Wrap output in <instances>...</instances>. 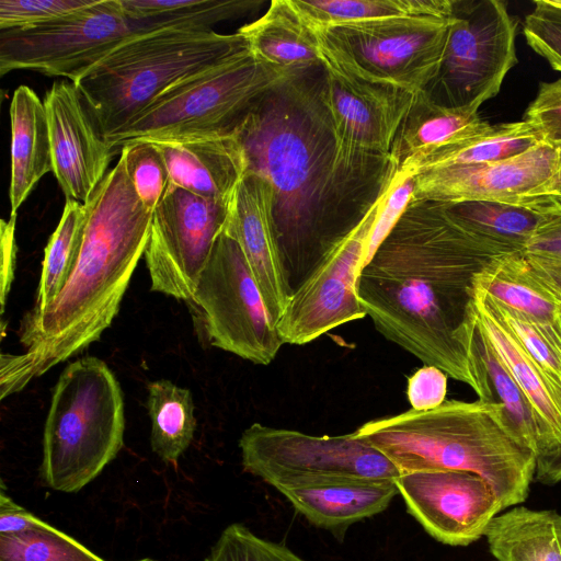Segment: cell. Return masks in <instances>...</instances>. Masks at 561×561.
<instances>
[{"label":"cell","mask_w":561,"mask_h":561,"mask_svg":"<svg viewBox=\"0 0 561 561\" xmlns=\"http://www.w3.org/2000/svg\"><path fill=\"white\" fill-rule=\"evenodd\" d=\"M323 67L265 93L234 131L247 173L271 187L272 216L290 293L382 196L390 156L347 148L321 98Z\"/></svg>","instance_id":"6da1fadb"},{"label":"cell","mask_w":561,"mask_h":561,"mask_svg":"<svg viewBox=\"0 0 561 561\" xmlns=\"http://www.w3.org/2000/svg\"><path fill=\"white\" fill-rule=\"evenodd\" d=\"M508 252L465 228L446 204L411 199L362 268L358 299L387 340L482 399L469 354L473 283Z\"/></svg>","instance_id":"7a4b0ae2"},{"label":"cell","mask_w":561,"mask_h":561,"mask_svg":"<svg viewBox=\"0 0 561 561\" xmlns=\"http://www.w3.org/2000/svg\"><path fill=\"white\" fill-rule=\"evenodd\" d=\"M84 206L82 240L65 286L45 309L26 314L20 330L24 352L1 355V400L100 339L145 255L153 211L121 159Z\"/></svg>","instance_id":"3957f363"},{"label":"cell","mask_w":561,"mask_h":561,"mask_svg":"<svg viewBox=\"0 0 561 561\" xmlns=\"http://www.w3.org/2000/svg\"><path fill=\"white\" fill-rule=\"evenodd\" d=\"M354 433L381 451L400 474L463 470L481 476L503 510L527 499L536 474V455L495 401L445 400L432 410L371 420Z\"/></svg>","instance_id":"277c9868"},{"label":"cell","mask_w":561,"mask_h":561,"mask_svg":"<svg viewBox=\"0 0 561 561\" xmlns=\"http://www.w3.org/2000/svg\"><path fill=\"white\" fill-rule=\"evenodd\" d=\"M244 47L247 43L238 32L162 30L130 34L75 84L106 139L172 87Z\"/></svg>","instance_id":"5b68a950"},{"label":"cell","mask_w":561,"mask_h":561,"mask_svg":"<svg viewBox=\"0 0 561 561\" xmlns=\"http://www.w3.org/2000/svg\"><path fill=\"white\" fill-rule=\"evenodd\" d=\"M124 431L123 392L112 369L94 356L70 363L53 389L45 421L43 484L79 492L116 458Z\"/></svg>","instance_id":"8992f818"},{"label":"cell","mask_w":561,"mask_h":561,"mask_svg":"<svg viewBox=\"0 0 561 561\" xmlns=\"http://www.w3.org/2000/svg\"><path fill=\"white\" fill-rule=\"evenodd\" d=\"M297 73L262 62L247 47L172 87L105 140L114 152L134 141L233 135L270 90Z\"/></svg>","instance_id":"52a82bcc"},{"label":"cell","mask_w":561,"mask_h":561,"mask_svg":"<svg viewBox=\"0 0 561 561\" xmlns=\"http://www.w3.org/2000/svg\"><path fill=\"white\" fill-rule=\"evenodd\" d=\"M451 16H396L313 31L322 64L412 94L436 76Z\"/></svg>","instance_id":"ba28073f"},{"label":"cell","mask_w":561,"mask_h":561,"mask_svg":"<svg viewBox=\"0 0 561 561\" xmlns=\"http://www.w3.org/2000/svg\"><path fill=\"white\" fill-rule=\"evenodd\" d=\"M243 469L277 489L363 480L396 481L400 471L355 433L314 436L254 423L239 439Z\"/></svg>","instance_id":"9c48e42d"},{"label":"cell","mask_w":561,"mask_h":561,"mask_svg":"<svg viewBox=\"0 0 561 561\" xmlns=\"http://www.w3.org/2000/svg\"><path fill=\"white\" fill-rule=\"evenodd\" d=\"M518 20L500 0H454L438 71L424 89L436 104L478 110L517 64Z\"/></svg>","instance_id":"30bf717a"},{"label":"cell","mask_w":561,"mask_h":561,"mask_svg":"<svg viewBox=\"0 0 561 561\" xmlns=\"http://www.w3.org/2000/svg\"><path fill=\"white\" fill-rule=\"evenodd\" d=\"M187 301L215 347L268 365L284 344L239 243L224 230Z\"/></svg>","instance_id":"8fae6325"},{"label":"cell","mask_w":561,"mask_h":561,"mask_svg":"<svg viewBox=\"0 0 561 561\" xmlns=\"http://www.w3.org/2000/svg\"><path fill=\"white\" fill-rule=\"evenodd\" d=\"M130 34L119 0H93L45 23L0 31V76L26 69L75 83Z\"/></svg>","instance_id":"7c38bea8"},{"label":"cell","mask_w":561,"mask_h":561,"mask_svg":"<svg viewBox=\"0 0 561 561\" xmlns=\"http://www.w3.org/2000/svg\"><path fill=\"white\" fill-rule=\"evenodd\" d=\"M230 203L170 184L153 210L151 233L144 255L152 291L176 299H191L225 228Z\"/></svg>","instance_id":"4fadbf2b"},{"label":"cell","mask_w":561,"mask_h":561,"mask_svg":"<svg viewBox=\"0 0 561 561\" xmlns=\"http://www.w3.org/2000/svg\"><path fill=\"white\" fill-rule=\"evenodd\" d=\"M381 197L291 294L276 324L284 344H307L367 316L358 299V282Z\"/></svg>","instance_id":"5bb4252c"},{"label":"cell","mask_w":561,"mask_h":561,"mask_svg":"<svg viewBox=\"0 0 561 561\" xmlns=\"http://www.w3.org/2000/svg\"><path fill=\"white\" fill-rule=\"evenodd\" d=\"M407 511L437 541L468 546L484 536L503 507L492 485L463 470H423L396 480Z\"/></svg>","instance_id":"9a60e30c"},{"label":"cell","mask_w":561,"mask_h":561,"mask_svg":"<svg viewBox=\"0 0 561 561\" xmlns=\"http://www.w3.org/2000/svg\"><path fill=\"white\" fill-rule=\"evenodd\" d=\"M53 173L66 196L82 204L107 174L114 154L73 82H55L47 91Z\"/></svg>","instance_id":"2e32d148"},{"label":"cell","mask_w":561,"mask_h":561,"mask_svg":"<svg viewBox=\"0 0 561 561\" xmlns=\"http://www.w3.org/2000/svg\"><path fill=\"white\" fill-rule=\"evenodd\" d=\"M556 148L540 142L510 159L428 169L415 174L412 199L442 204L511 202L545 186L556 172Z\"/></svg>","instance_id":"e0dca14e"},{"label":"cell","mask_w":561,"mask_h":561,"mask_svg":"<svg viewBox=\"0 0 561 561\" xmlns=\"http://www.w3.org/2000/svg\"><path fill=\"white\" fill-rule=\"evenodd\" d=\"M321 98L350 149L388 156L414 94L322 64Z\"/></svg>","instance_id":"ac0fdd59"},{"label":"cell","mask_w":561,"mask_h":561,"mask_svg":"<svg viewBox=\"0 0 561 561\" xmlns=\"http://www.w3.org/2000/svg\"><path fill=\"white\" fill-rule=\"evenodd\" d=\"M224 231L240 245L276 328L291 293L272 216V193L257 175L245 173L229 206Z\"/></svg>","instance_id":"d6986e66"},{"label":"cell","mask_w":561,"mask_h":561,"mask_svg":"<svg viewBox=\"0 0 561 561\" xmlns=\"http://www.w3.org/2000/svg\"><path fill=\"white\" fill-rule=\"evenodd\" d=\"M473 287L529 318L561 355V270L523 251L504 253L477 276Z\"/></svg>","instance_id":"ffe728a7"},{"label":"cell","mask_w":561,"mask_h":561,"mask_svg":"<svg viewBox=\"0 0 561 561\" xmlns=\"http://www.w3.org/2000/svg\"><path fill=\"white\" fill-rule=\"evenodd\" d=\"M161 152L173 185L230 203L247 173L241 146L233 135L151 141Z\"/></svg>","instance_id":"44dd1931"},{"label":"cell","mask_w":561,"mask_h":561,"mask_svg":"<svg viewBox=\"0 0 561 561\" xmlns=\"http://www.w3.org/2000/svg\"><path fill=\"white\" fill-rule=\"evenodd\" d=\"M314 527L343 538L353 524L370 518L399 494L396 481H339L276 489Z\"/></svg>","instance_id":"7402d4cb"},{"label":"cell","mask_w":561,"mask_h":561,"mask_svg":"<svg viewBox=\"0 0 561 561\" xmlns=\"http://www.w3.org/2000/svg\"><path fill=\"white\" fill-rule=\"evenodd\" d=\"M490 125L478 110L436 104L426 92L414 94L391 145L390 160L398 171L414 170L433 151L479 133ZM416 172V171H415Z\"/></svg>","instance_id":"603a6c76"},{"label":"cell","mask_w":561,"mask_h":561,"mask_svg":"<svg viewBox=\"0 0 561 561\" xmlns=\"http://www.w3.org/2000/svg\"><path fill=\"white\" fill-rule=\"evenodd\" d=\"M11 119V216L32 193L38 181L53 172V153L44 102L27 85L18 87L10 104Z\"/></svg>","instance_id":"cb8c5ba5"},{"label":"cell","mask_w":561,"mask_h":561,"mask_svg":"<svg viewBox=\"0 0 561 561\" xmlns=\"http://www.w3.org/2000/svg\"><path fill=\"white\" fill-rule=\"evenodd\" d=\"M237 32L264 64L290 73L322 67L317 36L290 0H273L263 15Z\"/></svg>","instance_id":"d4e9b609"},{"label":"cell","mask_w":561,"mask_h":561,"mask_svg":"<svg viewBox=\"0 0 561 561\" xmlns=\"http://www.w3.org/2000/svg\"><path fill=\"white\" fill-rule=\"evenodd\" d=\"M472 304L476 324L527 397L549 455L561 450V408L548 379L510 331L474 301Z\"/></svg>","instance_id":"484cf974"},{"label":"cell","mask_w":561,"mask_h":561,"mask_svg":"<svg viewBox=\"0 0 561 561\" xmlns=\"http://www.w3.org/2000/svg\"><path fill=\"white\" fill-rule=\"evenodd\" d=\"M484 537L496 561H561V514L552 510L511 508Z\"/></svg>","instance_id":"4316f807"},{"label":"cell","mask_w":561,"mask_h":561,"mask_svg":"<svg viewBox=\"0 0 561 561\" xmlns=\"http://www.w3.org/2000/svg\"><path fill=\"white\" fill-rule=\"evenodd\" d=\"M131 34L162 30L213 31V26L257 10L253 0H119Z\"/></svg>","instance_id":"83f0119b"},{"label":"cell","mask_w":561,"mask_h":561,"mask_svg":"<svg viewBox=\"0 0 561 561\" xmlns=\"http://www.w3.org/2000/svg\"><path fill=\"white\" fill-rule=\"evenodd\" d=\"M469 354L481 387L488 386L493 401L505 409L522 443L536 455L537 459L548 456L549 450L542 430L527 397L474 321Z\"/></svg>","instance_id":"f1b7e54d"},{"label":"cell","mask_w":561,"mask_h":561,"mask_svg":"<svg viewBox=\"0 0 561 561\" xmlns=\"http://www.w3.org/2000/svg\"><path fill=\"white\" fill-rule=\"evenodd\" d=\"M312 30L396 16L450 18L454 0H290Z\"/></svg>","instance_id":"f546056e"},{"label":"cell","mask_w":561,"mask_h":561,"mask_svg":"<svg viewBox=\"0 0 561 561\" xmlns=\"http://www.w3.org/2000/svg\"><path fill=\"white\" fill-rule=\"evenodd\" d=\"M542 142L525 121L490 124L483 130L442 147L415 167L416 173L442 167L495 162L518 156Z\"/></svg>","instance_id":"4dcf8cb0"},{"label":"cell","mask_w":561,"mask_h":561,"mask_svg":"<svg viewBox=\"0 0 561 561\" xmlns=\"http://www.w3.org/2000/svg\"><path fill=\"white\" fill-rule=\"evenodd\" d=\"M147 408L152 451L163 462L176 466L196 430L191 391L167 379L152 381L148 385Z\"/></svg>","instance_id":"1f68e13d"},{"label":"cell","mask_w":561,"mask_h":561,"mask_svg":"<svg viewBox=\"0 0 561 561\" xmlns=\"http://www.w3.org/2000/svg\"><path fill=\"white\" fill-rule=\"evenodd\" d=\"M446 206L469 231L512 251L524 250L543 218L529 207L501 201H469Z\"/></svg>","instance_id":"d6a6232c"},{"label":"cell","mask_w":561,"mask_h":561,"mask_svg":"<svg viewBox=\"0 0 561 561\" xmlns=\"http://www.w3.org/2000/svg\"><path fill=\"white\" fill-rule=\"evenodd\" d=\"M85 224L84 204L66 199L59 224L45 248L34 311L45 309L65 286L77 260Z\"/></svg>","instance_id":"836d02e7"},{"label":"cell","mask_w":561,"mask_h":561,"mask_svg":"<svg viewBox=\"0 0 561 561\" xmlns=\"http://www.w3.org/2000/svg\"><path fill=\"white\" fill-rule=\"evenodd\" d=\"M0 561H106L48 523L15 535H0Z\"/></svg>","instance_id":"e575fe53"},{"label":"cell","mask_w":561,"mask_h":561,"mask_svg":"<svg viewBox=\"0 0 561 561\" xmlns=\"http://www.w3.org/2000/svg\"><path fill=\"white\" fill-rule=\"evenodd\" d=\"M118 152L138 197L153 211L171 184L161 152L153 142L147 140L129 142Z\"/></svg>","instance_id":"d590c367"},{"label":"cell","mask_w":561,"mask_h":561,"mask_svg":"<svg viewBox=\"0 0 561 561\" xmlns=\"http://www.w3.org/2000/svg\"><path fill=\"white\" fill-rule=\"evenodd\" d=\"M205 561H306L284 545L255 535L238 523L220 534Z\"/></svg>","instance_id":"8d00e7d4"},{"label":"cell","mask_w":561,"mask_h":561,"mask_svg":"<svg viewBox=\"0 0 561 561\" xmlns=\"http://www.w3.org/2000/svg\"><path fill=\"white\" fill-rule=\"evenodd\" d=\"M526 15L523 33L527 44L561 72V0H537Z\"/></svg>","instance_id":"74e56055"},{"label":"cell","mask_w":561,"mask_h":561,"mask_svg":"<svg viewBox=\"0 0 561 561\" xmlns=\"http://www.w3.org/2000/svg\"><path fill=\"white\" fill-rule=\"evenodd\" d=\"M414 170L397 171L379 203L368 237L366 262L387 238L410 204L415 185Z\"/></svg>","instance_id":"f35d334b"},{"label":"cell","mask_w":561,"mask_h":561,"mask_svg":"<svg viewBox=\"0 0 561 561\" xmlns=\"http://www.w3.org/2000/svg\"><path fill=\"white\" fill-rule=\"evenodd\" d=\"M92 2L93 0H0V31L45 23Z\"/></svg>","instance_id":"ab89813d"},{"label":"cell","mask_w":561,"mask_h":561,"mask_svg":"<svg viewBox=\"0 0 561 561\" xmlns=\"http://www.w3.org/2000/svg\"><path fill=\"white\" fill-rule=\"evenodd\" d=\"M523 121L537 131L543 142L551 146L561 144V79L539 84Z\"/></svg>","instance_id":"60d3db41"},{"label":"cell","mask_w":561,"mask_h":561,"mask_svg":"<svg viewBox=\"0 0 561 561\" xmlns=\"http://www.w3.org/2000/svg\"><path fill=\"white\" fill-rule=\"evenodd\" d=\"M447 375L435 366L424 365L408 379L407 397L412 409L427 411L444 403Z\"/></svg>","instance_id":"b9f144b4"},{"label":"cell","mask_w":561,"mask_h":561,"mask_svg":"<svg viewBox=\"0 0 561 561\" xmlns=\"http://www.w3.org/2000/svg\"><path fill=\"white\" fill-rule=\"evenodd\" d=\"M541 214L543 218L523 252L538 262L561 270V210Z\"/></svg>","instance_id":"7bdbcfd3"},{"label":"cell","mask_w":561,"mask_h":561,"mask_svg":"<svg viewBox=\"0 0 561 561\" xmlns=\"http://www.w3.org/2000/svg\"><path fill=\"white\" fill-rule=\"evenodd\" d=\"M47 523L13 501L3 482L0 489V535H15L39 528Z\"/></svg>","instance_id":"ee69618b"},{"label":"cell","mask_w":561,"mask_h":561,"mask_svg":"<svg viewBox=\"0 0 561 561\" xmlns=\"http://www.w3.org/2000/svg\"><path fill=\"white\" fill-rule=\"evenodd\" d=\"M18 216H10L9 220L1 219L0 244H1V273H0V304L1 312L4 311L7 296L14 278L16 261L15 225Z\"/></svg>","instance_id":"f6af8a7d"},{"label":"cell","mask_w":561,"mask_h":561,"mask_svg":"<svg viewBox=\"0 0 561 561\" xmlns=\"http://www.w3.org/2000/svg\"><path fill=\"white\" fill-rule=\"evenodd\" d=\"M556 148V172L552 179L537 191L518 198L511 201L510 203H525L531 201L547 199L561 196V144L553 146Z\"/></svg>","instance_id":"bcb514c9"},{"label":"cell","mask_w":561,"mask_h":561,"mask_svg":"<svg viewBox=\"0 0 561 561\" xmlns=\"http://www.w3.org/2000/svg\"><path fill=\"white\" fill-rule=\"evenodd\" d=\"M518 205L529 207L539 213L557 211V210H561V196L553 197V198H547V199L519 203Z\"/></svg>","instance_id":"7dc6e473"},{"label":"cell","mask_w":561,"mask_h":561,"mask_svg":"<svg viewBox=\"0 0 561 561\" xmlns=\"http://www.w3.org/2000/svg\"><path fill=\"white\" fill-rule=\"evenodd\" d=\"M134 561H157V560L151 559V558H142V559L134 560Z\"/></svg>","instance_id":"c3c4849f"}]
</instances>
